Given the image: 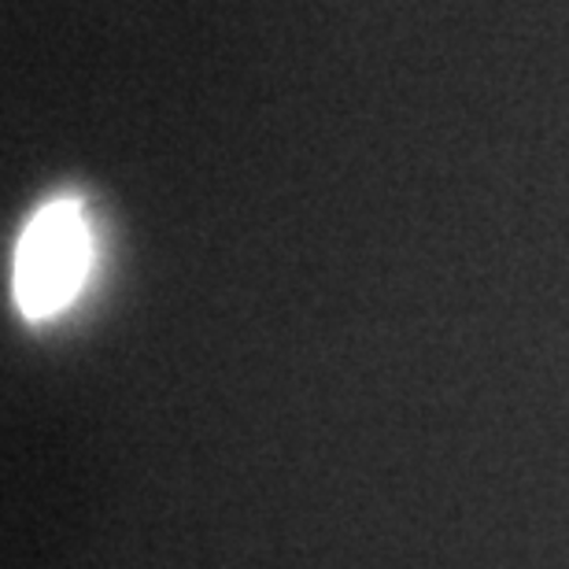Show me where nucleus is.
<instances>
[{
  "label": "nucleus",
  "instance_id": "obj_1",
  "mask_svg": "<svg viewBox=\"0 0 569 569\" xmlns=\"http://www.w3.org/2000/svg\"><path fill=\"white\" fill-rule=\"evenodd\" d=\"M93 270V230L82 203L52 200L22 226L11 259V296L22 318L49 322L67 311Z\"/></svg>",
  "mask_w": 569,
  "mask_h": 569
}]
</instances>
